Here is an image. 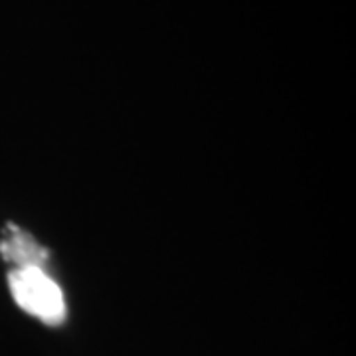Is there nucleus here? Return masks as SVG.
<instances>
[{"label":"nucleus","mask_w":356,"mask_h":356,"mask_svg":"<svg viewBox=\"0 0 356 356\" xmlns=\"http://www.w3.org/2000/svg\"><path fill=\"white\" fill-rule=\"evenodd\" d=\"M13 234L8 238H4L0 242V254L6 261H10L14 269H22V267H42L48 261V250L44 245H40L30 234H26L22 229L10 228Z\"/></svg>","instance_id":"f03ea898"},{"label":"nucleus","mask_w":356,"mask_h":356,"mask_svg":"<svg viewBox=\"0 0 356 356\" xmlns=\"http://www.w3.org/2000/svg\"><path fill=\"white\" fill-rule=\"evenodd\" d=\"M8 289L16 305L46 325H62L67 315L62 287L42 267H22L8 273Z\"/></svg>","instance_id":"f257e3e1"}]
</instances>
